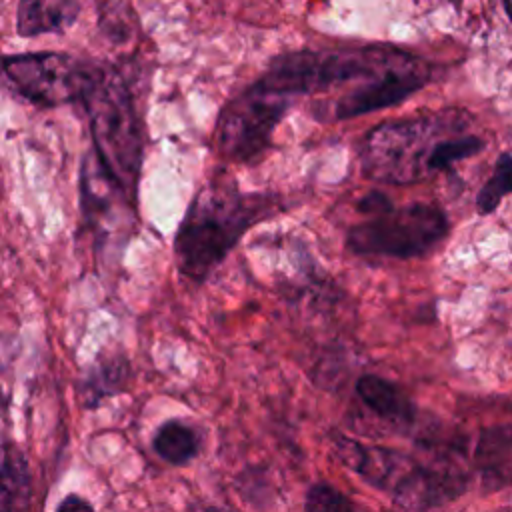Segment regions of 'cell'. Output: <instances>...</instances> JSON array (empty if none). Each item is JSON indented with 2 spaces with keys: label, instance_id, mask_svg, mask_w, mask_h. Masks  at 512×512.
<instances>
[{
  "label": "cell",
  "instance_id": "cell-15",
  "mask_svg": "<svg viewBox=\"0 0 512 512\" xmlns=\"http://www.w3.org/2000/svg\"><path fill=\"white\" fill-rule=\"evenodd\" d=\"M128 374H130V364L122 356H110V358L98 360L88 370V374L80 380L78 402L86 408H92L100 404L104 398L118 394L126 386Z\"/></svg>",
  "mask_w": 512,
  "mask_h": 512
},
{
  "label": "cell",
  "instance_id": "cell-1",
  "mask_svg": "<svg viewBox=\"0 0 512 512\" xmlns=\"http://www.w3.org/2000/svg\"><path fill=\"white\" fill-rule=\"evenodd\" d=\"M470 126L472 116L462 108L382 122L362 140L360 168L384 184L428 180L484 150L486 140Z\"/></svg>",
  "mask_w": 512,
  "mask_h": 512
},
{
  "label": "cell",
  "instance_id": "cell-21",
  "mask_svg": "<svg viewBox=\"0 0 512 512\" xmlns=\"http://www.w3.org/2000/svg\"><path fill=\"white\" fill-rule=\"evenodd\" d=\"M502 2H504V10H506L508 18L512 20V0H502Z\"/></svg>",
  "mask_w": 512,
  "mask_h": 512
},
{
  "label": "cell",
  "instance_id": "cell-6",
  "mask_svg": "<svg viewBox=\"0 0 512 512\" xmlns=\"http://www.w3.org/2000/svg\"><path fill=\"white\" fill-rule=\"evenodd\" d=\"M292 100L260 78L236 94L222 110L216 126L220 156L232 162L256 160L272 142V134L290 110Z\"/></svg>",
  "mask_w": 512,
  "mask_h": 512
},
{
  "label": "cell",
  "instance_id": "cell-20",
  "mask_svg": "<svg viewBox=\"0 0 512 512\" xmlns=\"http://www.w3.org/2000/svg\"><path fill=\"white\" fill-rule=\"evenodd\" d=\"M56 512H96V510H94V506L86 498H82L78 494H68L58 504Z\"/></svg>",
  "mask_w": 512,
  "mask_h": 512
},
{
  "label": "cell",
  "instance_id": "cell-19",
  "mask_svg": "<svg viewBox=\"0 0 512 512\" xmlns=\"http://www.w3.org/2000/svg\"><path fill=\"white\" fill-rule=\"evenodd\" d=\"M306 512H364L338 488L316 482L306 494Z\"/></svg>",
  "mask_w": 512,
  "mask_h": 512
},
{
  "label": "cell",
  "instance_id": "cell-18",
  "mask_svg": "<svg viewBox=\"0 0 512 512\" xmlns=\"http://www.w3.org/2000/svg\"><path fill=\"white\" fill-rule=\"evenodd\" d=\"M508 194H512V154L502 152L496 158L490 176L476 194V210L482 216H488L502 204Z\"/></svg>",
  "mask_w": 512,
  "mask_h": 512
},
{
  "label": "cell",
  "instance_id": "cell-16",
  "mask_svg": "<svg viewBox=\"0 0 512 512\" xmlns=\"http://www.w3.org/2000/svg\"><path fill=\"white\" fill-rule=\"evenodd\" d=\"M30 500V476L24 456L12 444H4L2 456V504L0 512H26Z\"/></svg>",
  "mask_w": 512,
  "mask_h": 512
},
{
  "label": "cell",
  "instance_id": "cell-13",
  "mask_svg": "<svg viewBox=\"0 0 512 512\" xmlns=\"http://www.w3.org/2000/svg\"><path fill=\"white\" fill-rule=\"evenodd\" d=\"M78 14V0H18L16 30L26 38L62 34L74 26Z\"/></svg>",
  "mask_w": 512,
  "mask_h": 512
},
{
  "label": "cell",
  "instance_id": "cell-7",
  "mask_svg": "<svg viewBox=\"0 0 512 512\" xmlns=\"http://www.w3.org/2000/svg\"><path fill=\"white\" fill-rule=\"evenodd\" d=\"M96 62L66 52L8 54L2 60L4 76L12 90L38 106H62L82 100L94 74Z\"/></svg>",
  "mask_w": 512,
  "mask_h": 512
},
{
  "label": "cell",
  "instance_id": "cell-17",
  "mask_svg": "<svg viewBox=\"0 0 512 512\" xmlns=\"http://www.w3.org/2000/svg\"><path fill=\"white\" fill-rule=\"evenodd\" d=\"M152 446L162 460L174 466H182L198 454L200 436L192 426L180 420H166L156 430Z\"/></svg>",
  "mask_w": 512,
  "mask_h": 512
},
{
  "label": "cell",
  "instance_id": "cell-9",
  "mask_svg": "<svg viewBox=\"0 0 512 512\" xmlns=\"http://www.w3.org/2000/svg\"><path fill=\"white\" fill-rule=\"evenodd\" d=\"M434 446L438 456L430 462H412L392 490L394 504L402 512H436L468 488L470 474L460 462L462 446L454 442Z\"/></svg>",
  "mask_w": 512,
  "mask_h": 512
},
{
  "label": "cell",
  "instance_id": "cell-14",
  "mask_svg": "<svg viewBox=\"0 0 512 512\" xmlns=\"http://www.w3.org/2000/svg\"><path fill=\"white\" fill-rule=\"evenodd\" d=\"M356 394L382 420L396 426L416 424V406L394 382L376 374H364L356 380Z\"/></svg>",
  "mask_w": 512,
  "mask_h": 512
},
{
  "label": "cell",
  "instance_id": "cell-3",
  "mask_svg": "<svg viewBox=\"0 0 512 512\" xmlns=\"http://www.w3.org/2000/svg\"><path fill=\"white\" fill-rule=\"evenodd\" d=\"M94 142V152L110 176L136 200L144 160V130L122 74L98 64L80 100Z\"/></svg>",
  "mask_w": 512,
  "mask_h": 512
},
{
  "label": "cell",
  "instance_id": "cell-22",
  "mask_svg": "<svg viewBox=\"0 0 512 512\" xmlns=\"http://www.w3.org/2000/svg\"><path fill=\"white\" fill-rule=\"evenodd\" d=\"M496 512H510V510H496Z\"/></svg>",
  "mask_w": 512,
  "mask_h": 512
},
{
  "label": "cell",
  "instance_id": "cell-12",
  "mask_svg": "<svg viewBox=\"0 0 512 512\" xmlns=\"http://www.w3.org/2000/svg\"><path fill=\"white\" fill-rule=\"evenodd\" d=\"M472 464L484 492H498L512 486V422L480 430Z\"/></svg>",
  "mask_w": 512,
  "mask_h": 512
},
{
  "label": "cell",
  "instance_id": "cell-8",
  "mask_svg": "<svg viewBox=\"0 0 512 512\" xmlns=\"http://www.w3.org/2000/svg\"><path fill=\"white\" fill-rule=\"evenodd\" d=\"M432 80V64L408 52L382 76L344 90L336 98L316 104L314 116L320 120H346L400 104Z\"/></svg>",
  "mask_w": 512,
  "mask_h": 512
},
{
  "label": "cell",
  "instance_id": "cell-10",
  "mask_svg": "<svg viewBox=\"0 0 512 512\" xmlns=\"http://www.w3.org/2000/svg\"><path fill=\"white\" fill-rule=\"evenodd\" d=\"M134 200L126 190L110 176L94 150H90L80 168V208L84 224L94 232L106 234L110 230L128 222L132 216L130 208Z\"/></svg>",
  "mask_w": 512,
  "mask_h": 512
},
{
  "label": "cell",
  "instance_id": "cell-4",
  "mask_svg": "<svg viewBox=\"0 0 512 512\" xmlns=\"http://www.w3.org/2000/svg\"><path fill=\"white\" fill-rule=\"evenodd\" d=\"M406 54L408 50L388 44L298 50L272 58L260 80L294 102L298 96L370 82L398 64Z\"/></svg>",
  "mask_w": 512,
  "mask_h": 512
},
{
  "label": "cell",
  "instance_id": "cell-5",
  "mask_svg": "<svg viewBox=\"0 0 512 512\" xmlns=\"http://www.w3.org/2000/svg\"><path fill=\"white\" fill-rule=\"evenodd\" d=\"M450 230L446 212L432 202H392L346 234V246L358 256L372 258H418L436 248Z\"/></svg>",
  "mask_w": 512,
  "mask_h": 512
},
{
  "label": "cell",
  "instance_id": "cell-11",
  "mask_svg": "<svg viewBox=\"0 0 512 512\" xmlns=\"http://www.w3.org/2000/svg\"><path fill=\"white\" fill-rule=\"evenodd\" d=\"M332 452L334 456L358 474L364 482L380 490H394L398 480L414 462L406 454L384 448V446H368L344 434L332 436Z\"/></svg>",
  "mask_w": 512,
  "mask_h": 512
},
{
  "label": "cell",
  "instance_id": "cell-2",
  "mask_svg": "<svg viewBox=\"0 0 512 512\" xmlns=\"http://www.w3.org/2000/svg\"><path fill=\"white\" fill-rule=\"evenodd\" d=\"M272 194L244 192L226 176L206 182L192 202L174 236V260L178 272L202 284L258 222L276 212Z\"/></svg>",
  "mask_w": 512,
  "mask_h": 512
}]
</instances>
